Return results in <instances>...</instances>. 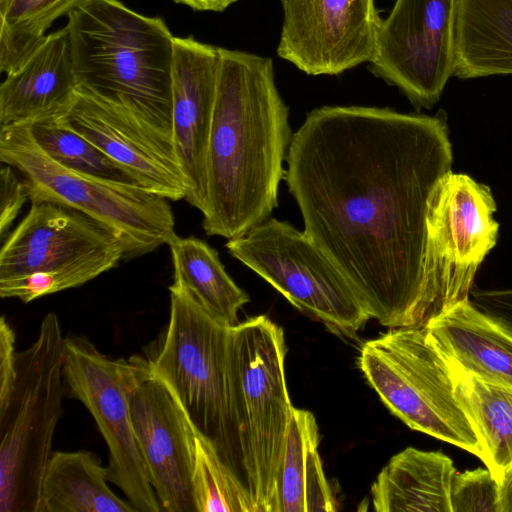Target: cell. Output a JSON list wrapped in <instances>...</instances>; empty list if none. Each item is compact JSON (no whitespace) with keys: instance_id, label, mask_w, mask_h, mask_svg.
<instances>
[{"instance_id":"obj_20","label":"cell","mask_w":512,"mask_h":512,"mask_svg":"<svg viewBox=\"0 0 512 512\" xmlns=\"http://www.w3.org/2000/svg\"><path fill=\"white\" fill-rule=\"evenodd\" d=\"M457 470L440 451L408 447L394 455L371 486L377 512H452L451 486Z\"/></svg>"},{"instance_id":"obj_31","label":"cell","mask_w":512,"mask_h":512,"mask_svg":"<svg viewBox=\"0 0 512 512\" xmlns=\"http://www.w3.org/2000/svg\"><path fill=\"white\" fill-rule=\"evenodd\" d=\"M28 194L23 181L14 172V168L1 163L0 169V238L3 242L9 230L27 201Z\"/></svg>"},{"instance_id":"obj_32","label":"cell","mask_w":512,"mask_h":512,"mask_svg":"<svg viewBox=\"0 0 512 512\" xmlns=\"http://www.w3.org/2000/svg\"><path fill=\"white\" fill-rule=\"evenodd\" d=\"M16 335L5 316L0 318V404L4 403L16 378Z\"/></svg>"},{"instance_id":"obj_28","label":"cell","mask_w":512,"mask_h":512,"mask_svg":"<svg viewBox=\"0 0 512 512\" xmlns=\"http://www.w3.org/2000/svg\"><path fill=\"white\" fill-rule=\"evenodd\" d=\"M192 487L196 512H257L244 481L198 432Z\"/></svg>"},{"instance_id":"obj_27","label":"cell","mask_w":512,"mask_h":512,"mask_svg":"<svg viewBox=\"0 0 512 512\" xmlns=\"http://www.w3.org/2000/svg\"><path fill=\"white\" fill-rule=\"evenodd\" d=\"M27 124L42 150L66 169L111 183L142 187L129 170L78 133L62 126L55 118Z\"/></svg>"},{"instance_id":"obj_11","label":"cell","mask_w":512,"mask_h":512,"mask_svg":"<svg viewBox=\"0 0 512 512\" xmlns=\"http://www.w3.org/2000/svg\"><path fill=\"white\" fill-rule=\"evenodd\" d=\"M225 247L294 307L334 333L354 335L371 319L337 267L289 222L270 217L229 239Z\"/></svg>"},{"instance_id":"obj_2","label":"cell","mask_w":512,"mask_h":512,"mask_svg":"<svg viewBox=\"0 0 512 512\" xmlns=\"http://www.w3.org/2000/svg\"><path fill=\"white\" fill-rule=\"evenodd\" d=\"M293 133L273 61L221 48L202 227L233 239L271 217Z\"/></svg>"},{"instance_id":"obj_34","label":"cell","mask_w":512,"mask_h":512,"mask_svg":"<svg viewBox=\"0 0 512 512\" xmlns=\"http://www.w3.org/2000/svg\"><path fill=\"white\" fill-rule=\"evenodd\" d=\"M195 11L222 12L238 0H173Z\"/></svg>"},{"instance_id":"obj_5","label":"cell","mask_w":512,"mask_h":512,"mask_svg":"<svg viewBox=\"0 0 512 512\" xmlns=\"http://www.w3.org/2000/svg\"><path fill=\"white\" fill-rule=\"evenodd\" d=\"M64 342L58 316L50 312L36 340L17 352L14 385L0 404V512H37L63 414Z\"/></svg>"},{"instance_id":"obj_26","label":"cell","mask_w":512,"mask_h":512,"mask_svg":"<svg viewBox=\"0 0 512 512\" xmlns=\"http://www.w3.org/2000/svg\"><path fill=\"white\" fill-rule=\"evenodd\" d=\"M83 0H0V70L16 71L43 43L46 30Z\"/></svg>"},{"instance_id":"obj_6","label":"cell","mask_w":512,"mask_h":512,"mask_svg":"<svg viewBox=\"0 0 512 512\" xmlns=\"http://www.w3.org/2000/svg\"><path fill=\"white\" fill-rule=\"evenodd\" d=\"M0 161L21 172L31 202L67 205L111 229L124 246L125 260L150 253L176 235L168 199L66 169L42 150L27 123L1 126Z\"/></svg>"},{"instance_id":"obj_3","label":"cell","mask_w":512,"mask_h":512,"mask_svg":"<svg viewBox=\"0 0 512 512\" xmlns=\"http://www.w3.org/2000/svg\"><path fill=\"white\" fill-rule=\"evenodd\" d=\"M78 90L119 106L173 140V41L161 17L119 0H83L68 14Z\"/></svg>"},{"instance_id":"obj_16","label":"cell","mask_w":512,"mask_h":512,"mask_svg":"<svg viewBox=\"0 0 512 512\" xmlns=\"http://www.w3.org/2000/svg\"><path fill=\"white\" fill-rule=\"evenodd\" d=\"M131 411L161 511L196 512L192 477L197 431L183 407L169 387L149 373L133 397Z\"/></svg>"},{"instance_id":"obj_22","label":"cell","mask_w":512,"mask_h":512,"mask_svg":"<svg viewBox=\"0 0 512 512\" xmlns=\"http://www.w3.org/2000/svg\"><path fill=\"white\" fill-rule=\"evenodd\" d=\"M454 76L512 74V0H458Z\"/></svg>"},{"instance_id":"obj_14","label":"cell","mask_w":512,"mask_h":512,"mask_svg":"<svg viewBox=\"0 0 512 512\" xmlns=\"http://www.w3.org/2000/svg\"><path fill=\"white\" fill-rule=\"evenodd\" d=\"M278 56L307 75H339L369 63L382 20L375 0H280Z\"/></svg>"},{"instance_id":"obj_4","label":"cell","mask_w":512,"mask_h":512,"mask_svg":"<svg viewBox=\"0 0 512 512\" xmlns=\"http://www.w3.org/2000/svg\"><path fill=\"white\" fill-rule=\"evenodd\" d=\"M169 291V322L147 358L150 373L169 387L196 431L245 483L237 423L233 326L211 316L185 287L172 283Z\"/></svg>"},{"instance_id":"obj_12","label":"cell","mask_w":512,"mask_h":512,"mask_svg":"<svg viewBox=\"0 0 512 512\" xmlns=\"http://www.w3.org/2000/svg\"><path fill=\"white\" fill-rule=\"evenodd\" d=\"M458 0H396L382 20L370 72L416 108L433 107L454 76Z\"/></svg>"},{"instance_id":"obj_30","label":"cell","mask_w":512,"mask_h":512,"mask_svg":"<svg viewBox=\"0 0 512 512\" xmlns=\"http://www.w3.org/2000/svg\"><path fill=\"white\" fill-rule=\"evenodd\" d=\"M92 279L91 275L84 272H35L0 279V296L18 298L29 303L45 295L81 286Z\"/></svg>"},{"instance_id":"obj_25","label":"cell","mask_w":512,"mask_h":512,"mask_svg":"<svg viewBox=\"0 0 512 512\" xmlns=\"http://www.w3.org/2000/svg\"><path fill=\"white\" fill-rule=\"evenodd\" d=\"M167 245L173 264V283L185 287L221 323L237 325L238 313L250 298L226 272L218 252L195 237L175 235Z\"/></svg>"},{"instance_id":"obj_33","label":"cell","mask_w":512,"mask_h":512,"mask_svg":"<svg viewBox=\"0 0 512 512\" xmlns=\"http://www.w3.org/2000/svg\"><path fill=\"white\" fill-rule=\"evenodd\" d=\"M471 302L512 331V289L471 290Z\"/></svg>"},{"instance_id":"obj_17","label":"cell","mask_w":512,"mask_h":512,"mask_svg":"<svg viewBox=\"0 0 512 512\" xmlns=\"http://www.w3.org/2000/svg\"><path fill=\"white\" fill-rule=\"evenodd\" d=\"M221 66V47L193 37H174L172 61L173 143L187 183L185 200L203 211L207 151Z\"/></svg>"},{"instance_id":"obj_24","label":"cell","mask_w":512,"mask_h":512,"mask_svg":"<svg viewBox=\"0 0 512 512\" xmlns=\"http://www.w3.org/2000/svg\"><path fill=\"white\" fill-rule=\"evenodd\" d=\"M447 363L456 397L483 450L482 461L499 481L512 464V387L479 378Z\"/></svg>"},{"instance_id":"obj_7","label":"cell","mask_w":512,"mask_h":512,"mask_svg":"<svg viewBox=\"0 0 512 512\" xmlns=\"http://www.w3.org/2000/svg\"><path fill=\"white\" fill-rule=\"evenodd\" d=\"M284 332L265 315L232 327L239 442L257 512H274L275 487L293 406L285 377Z\"/></svg>"},{"instance_id":"obj_9","label":"cell","mask_w":512,"mask_h":512,"mask_svg":"<svg viewBox=\"0 0 512 512\" xmlns=\"http://www.w3.org/2000/svg\"><path fill=\"white\" fill-rule=\"evenodd\" d=\"M490 188L467 174H446L428 202L420 307L426 326L469 298L474 278L498 240Z\"/></svg>"},{"instance_id":"obj_21","label":"cell","mask_w":512,"mask_h":512,"mask_svg":"<svg viewBox=\"0 0 512 512\" xmlns=\"http://www.w3.org/2000/svg\"><path fill=\"white\" fill-rule=\"evenodd\" d=\"M318 445L319 432L314 415L293 407L276 478L274 512L338 510Z\"/></svg>"},{"instance_id":"obj_23","label":"cell","mask_w":512,"mask_h":512,"mask_svg":"<svg viewBox=\"0 0 512 512\" xmlns=\"http://www.w3.org/2000/svg\"><path fill=\"white\" fill-rule=\"evenodd\" d=\"M107 467L87 450L55 451L46 466L37 512H138L108 486Z\"/></svg>"},{"instance_id":"obj_8","label":"cell","mask_w":512,"mask_h":512,"mask_svg":"<svg viewBox=\"0 0 512 512\" xmlns=\"http://www.w3.org/2000/svg\"><path fill=\"white\" fill-rule=\"evenodd\" d=\"M359 367L380 400L408 427L482 460L483 450L456 397L450 367L426 327L393 328L365 342Z\"/></svg>"},{"instance_id":"obj_29","label":"cell","mask_w":512,"mask_h":512,"mask_svg":"<svg viewBox=\"0 0 512 512\" xmlns=\"http://www.w3.org/2000/svg\"><path fill=\"white\" fill-rule=\"evenodd\" d=\"M451 506L452 512H501L499 481L488 468L457 472Z\"/></svg>"},{"instance_id":"obj_13","label":"cell","mask_w":512,"mask_h":512,"mask_svg":"<svg viewBox=\"0 0 512 512\" xmlns=\"http://www.w3.org/2000/svg\"><path fill=\"white\" fill-rule=\"evenodd\" d=\"M2 242L0 279L35 272H84L93 278L125 260L118 236L87 214L56 202L34 201Z\"/></svg>"},{"instance_id":"obj_18","label":"cell","mask_w":512,"mask_h":512,"mask_svg":"<svg viewBox=\"0 0 512 512\" xmlns=\"http://www.w3.org/2000/svg\"><path fill=\"white\" fill-rule=\"evenodd\" d=\"M78 90L67 26L43 43L0 86V126L60 117Z\"/></svg>"},{"instance_id":"obj_1","label":"cell","mask_w":512,"mask_h":512,"mask_svg":"<svg viewBox=\"0 0 512 512\" xmlns=\"http://www.w3.org/2000/svg\"><path fill=\"white\" fill-rule=\"evenodd\" d=\"M286 163L303 231L370 318L390 329L426 327L420 297L428 202L453 164L445 113L316 108L293 133Z\"/></svg>"},{"instance_id":"obj_15","label":"cell","mask_w":512,"mask_h":512,"mask_svg":"<svg viewBox=\"0 0 512 512\" xmlns=\"http://www.w3.org/2000/svg\"><path fill=\"white\" fill-rule=\"evenodd\" d=\"M56 121L129 170L146 190L171 201L186 198L187 183L173 140L123 108L77 90Z\"/></svg>"},{"instance_id":"obj_19","label":"cell","mask_w":512,"mask_h":512,"mask_svg":"<svg viewBox=\"0 0 512 512\" xmlns=\"http://www.w3.org/2000/svg\"><path fill=\"white\" fill-rule=\"evenodd\" d=\"M446 360L479 378L512 387V331L468 298L426 326Z\"/></svg>"},{"instance_id":"obj_10","label":"cell","mask_w":512,"mask_h":512,"mask_svg":"<svg viewBox=\"0 0 512 512\" xmlns=\"http://www.w3.org/2000/svg\"><path fill=\"white\" fill-rule=\"evenodd\" d=\"M149 373L147 358H111L84 336L65 337V390L86 407L106 442L109 482L121 489L138 512H161L131 411L133 397Z\"/></svg>"},{"instance_id":"obj_35","label":"cell","mask_w":512,"mask_h":512,"mask_svg":"<svg viewBox=\"0 0 512 512\" xmlns=\"http://www.w3.org/2000/svg\"><path fill=\"white\" fill-rule=\"evenodd\" d=\"M501 512H512V464L499 479Z\"/></svg>"}]
</instances>
